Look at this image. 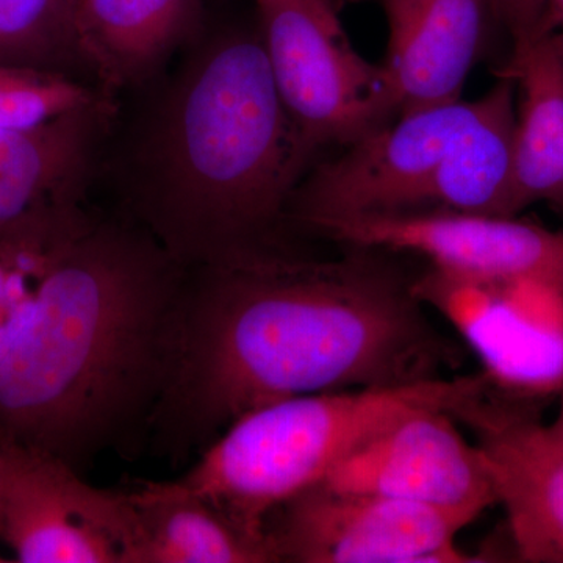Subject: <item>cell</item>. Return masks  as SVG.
<instances>
[{"label": "cell", "instance_id": "obj_1", "mask_svg": "<svg viewBox=\"0 0 563 563\" xmlns=\"http://www.w3.org/2000/svg\"><path fill=\"white\" fill-rule=\"evenodd\" d=\"M387 251L317 258L288 240L187 268L147 439L180 465L243 415L284 399L443 379L457 351Z\"/></svg>", "mask_w": 563, "mask_h": 563}, {"label": "cell", "instance_id": "obj_2", "mask_svg": "<svg viewBox=\"0 0 563 563\" xmlns=\"http://www.w3.org/2000/svg\"><path fill=\"white\" fill-rule=\"evenodd\" d=\"M185 272L135 222L90 213L0 358V439L76 470L143 444Z\"/></svg>", "mask_w": 563, "mask_h": 563}, {"label": "cell", "instance_id": "obj_3", "mask_svg": "<svg viewBox=\"0 0 563 563\" xmlns=\"http://www.w3.org/2000/svg\"><path fill=\"white\" fill-rule=\"evenodd\" d=\"M318 150L282 101L261 32L188 52L110 163L122 217L184 266L284 239Z\"/></svg>", "mask_w": 563, "mask_h": 563}, {"label": "cell", "instance_id": "obj_4", "mask_svg": "<svg viewBox=\"0 0 563 563\" xmlns=\"http://www.w3.org/2000/svg\"><path fill=\"white\" fill-rule=\"evenodd\" d=\"M514 84L498 79L476 101L399 114L310 168L292 192L287 221L455 210L517 214Z\"/></svg>", "mask_w": 563, "mask_h": 563}, {"label": "cell", "instance_id": "obj_5", "mask_svg": "<svg viewBox=\"0 0 563 563\" xmlns=\"http://www.w3.org/2000/svg\"><path fill=\"white\" fill-rule=\"evenodd\" d=\"M488 388L484 374L402 387L296 396L232 422L176 479L252 536L268 539L269 515L322 483L366 439L404 412L437 407L451 415Z\"/></svg>", "mask_w": 563, "mask_h": 563}, {"label": "cell", "instance_id": "obj_6", "mask_svg": "<svg viewBox=\"0 0 563 563\" xmlns=\"http://www.w3.org/2000/svg\"><path fill=\"white\" fill-rule=\"evenodd\" d=\"M285 107L317 150L350 146L398 117L383 65L352 46L329 0H254Z\"/></svg>", "mask_w": 563, "mask_h": 563}, {"label": "cell", "instance_id": "obj_7", "mask_svg": "<svg viewBox=\"0 0 563 563\" xmlns=\"http://www.w3.org/2000/svg\"><path fill=\"white\" fill-rule=\"evenodd\" d=\"M483 363L493 391L521 401L563 395V290L537 279L481 280L431 268L413 279Z\"/></svg>", "mask_w": 563, "mask_h": 563}, {"label": "cell", "instance_id": "obj_8", "mask_svg": "<svg viewBox=\"0 0 563 563\" xmlns=\"http://www.w3.org/2000/svg\"><path fill=\"white\" fill-rule=\"evenodd\" d=\"M476 518L465 510L318 483L269 515L266 536L277 562H479L455 544L457 533Z\"/></svg>", "mask_w": 563, "mask_h": 563}, {"label": "cell", "instance_id": "obj_9", "mask_svg": "<svg viewBox=\"0 0 563 563\" xmlns=\"http://www.w3.org/2000/svg\"><path fill=\"white\" fill-rule=\"evenodd\" d=\"M343 246L412 252L433 268L481 280L537 279L563 290V232L518 214L429 210L313 222Z\"/></svg>", "mask_w": 563, "mask_h": 563}, {"label": "cell", "instance_id": "obj_10", "mask_svg": "<svg viewBox=\"0 0 563 563\" xmlns=\"http://www.w3.org/2000/svg\"><path fill=\"white\" fill-rule=\"evenodd\" d=\"M0 539L21 563H132L128 492L103 490L55 455L20 446Z\"/></svg>", "mask_w": 563, "mask_h": 563}, {"label": "cell", "instance_id": "obj_11", "mask_svg": "<svg viewBox=\"0 0 563 563\" xmlns=\"http://www.w3.org/2000/svg\"><path fill=\"white\" fill-rule=\"evenodd\" d=\"M322 483L479 517L498 504L479 444L468 442L448 410L404 412L358 444Z\"/></svg>", "mask_w": 563, "mask_h": 563}, {"label": "cell", "instance_id": "obj_12", "mask_svg": "<svg viewBox=\"0 0 563 563\" xmlns=\"http://www.w3.org/2000/svg\"><path fill=\"white\" fill-rule=\"evenodd\" d=\"M453 417L483 450L518 561L563 563V451L533 402L488 388Z\"/></svg>", "mask_w": 563, "mask_h": 563}, {"label": "cell", "instance_id": "obj_13", "mask_svg": "<svg viewBox=\"0 0 563 563\" xmlns=\"http://www.w3.org/2000/svg\"><path fill=\"white\" fill-rule=\"evenodd\" d=\"M118 96L29 128L0 129V235L80 209L102 166Z\"/></svg>", "mask_w": 563, "mask_h": 563}, {"label": "cell", "instance_id": "obj_14", "mask_svg": "<svg viewBox=\"0 0 563 563\" xmlns=\"http://www.w3.org/2000/svg\"><path fill=\"white\" fill-rule=\"evenodd\" d=\"M498 21L510 49L496 77L512 81L515 206L536 202L563 211V32L531 3L501 0Z\"/></svg>", "mask_w": 563, "mask_h": 563}, {"label": "cell", "instance_id": "obj_15", "mask_svg": "<svg viewBox=\"0 0 563 563\" xmlns=\"http://www.w3.org/2000/svg\"><path fill=\"white\" fill-rule=\"evenodd\" d=\"M388 25L380 63L398 117L459 101L483 55L496 0H383Z\"/></svg>", "mask_w": 563, "mask_h": 563}, {"label": "cell", "instance_id": "obj_16", "mask_svg": "<svg viewBox=\"0 0 563 563\" xmlns=\"http://www.w3.org/2000/svg\"><path fill=\"white\" fill-rule=\"evenodd\" d=\"M201 0H77L74 33L81 68L118 96L139 87L195 36Z\"/></svg>", "mask_w": 563, "mask_h": 563}, {"label": "cell", "instance_id": "obj_17", "mask_svg": "<svg viewBox=\"0 0 563 563\" xmlns=\"http://www.w3.org/2000/svg\"><path fill=\"white\" fill-rule=\"evenodd\" d=\"M128 493L135 514L132 563H277L269 540L177 481H147Z\"/></svg>", "mask_w": 563, "mask_h": 563}, {"label": "cell", "instance_id": "obj_18", "mask_svg": "<svg viewBox=\"0 0 563 563\" xmlns=\"http://www.w3.org/2000/svg\"><path fill=\"white\" fill-rule=\"evenodd\" d=\"M77 0H0V63L63 70L81 66Z\"/></svg>", "mask_w": 563, "mask_h": 563}, {"label": "cell", "instance_id": "obj_19", "mask_svg": "<svg viewBox=\"0 0 563 563\" xmlns=\"http://www.w3.org/2000/svg\"><path fill=\"white\" fill-rule=\"evenodd\" d=\"M103 92L63 70L0 63V129L41 124L95 102Z\"/></svg>", "mask_w": 563, "mask_h": 563}, {"label": "cell", "instance_id": "obj_20", "mask_svg": "<svg viewBox=\"0 0 563 563\" xmlns=\"http://www.w3.org/2000/svg\"><path fill=\"white\" fill-rule=\"evenodd\" d=\"M20 446L0 439V523H2L3 504H5L7 490H9L11 474L16 465ZM9 562L0 558V563Z\"/></svg>", "mask_w": 563, "mask_h": 563}, {"label": "cell", "instance_id": "obj_21", "mask_svg": "<svg viewBox=\"0 0 563 563\" xmlns=\"http://www.w3.org/2000/svg\"><path fill=\"white\" fill-rule=\"evenodd\" d=\"M536 5L542 7L563 32V0H531Z\"/></svg>", "mask_w": 563, "mask_h": 563}, {"label": "cell", "instance_id": "obj_22", "mask_svg": "<svg viewBox=\"0 0 563 563\" xmlns=\"http://www.w3.org/2000/svg\"><path fill=\"white\" fill-rule=\"evenodd\" d=\"M547 424L551 435H553L554 442L558 443L559 448L563 451V395L559 398V410L554 421L547 422Z\"/></svg>", "mask_w": 563, "mask_h": 563}]
</instances>
